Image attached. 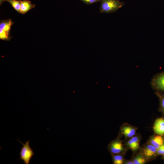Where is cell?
<instances>
[{"instance_id":"19","label":"cell","mask_w":164,"mask_h":164,"mask_svg":"<svg viewBox=\"0 0 164 164\" xmlns=\"http://www.w3.org/2000/svg\"><path fill=\"white\" fill-rule=\"evenodd\" d=\"M123 164H134V163L130 159L127 160L125 159L123 162Z\"/></svg>"},{"instance_id":"2","label":"cell","mask_w":164,"mask_h":164,"mask_svg":"<svg viewBox=\"0 0 164 164\" xmlns=\"http://www.w3.org/2000/svg\"><path fill=\"white\" fill-rule=\"evenodd\" d=\"M157 150L156 148L147 142L140 146L138 151L149 162L156 159L158 157Z\"/></svg>"},{"instance_id":"16","label":"cell","mask_w":164,"mask_h":164,"mask_svg":"<svg viewBox=\"0 0 164 164\" xmlns=\"http://www.w3.org/2000/svg\"><path fill=\"white\" fill-rule=\"evenodd\" d=\"M10 34L0 29V39L3 40L9 41L12 38Z\"/></svg>"},{"instance_id":"11","label":"cell","mask_w":164,"mask_h":164,"mask_svg":"<svg viewBox=\"0 0 164 164\" xmlns=\"http://www.w3.org/2000/svg\"><path fill=\"white\" fill-rule=\"evenodd\" d=\"M35 5L31 3L28 0H24L21 1L20 8V13L24 14L34 8Z\"/></svg>"},{"instance_id":"20","label":"cell","mask_w":164,"mask_h":164,"mask_svg":"<svg viewBox=\"0 0 164 164\" xmlns=\"http://www.w3.org/2000/svg\"><path fill=\"white\" fill-rule=\"evenodd\" d=\"M5 1V0H0V5H1Z\"/></svg>"},{"instance_id":"18","label":"cell","mask_w":164,"mask_h":164,"mask_svg":"<svg viewBox=\"0 0 164 164\" xmlns=\"http://www.w3.org/2000/svg\"><path fill=\"white\" fill-rule=\"evenodd\" d=\"M86 4L89 5L94 3L101 2L102 0H80Z\"/></svg>"},{"instance_id":"21","label":"cell","mask_w":164,"mask_h":164,"mask_svg":"<svg viewBox=\"0 0 164 164\" xmlns=\"http://www.w3.org/2000/svg\"><path fill=\"white\" fill-rule=\"evenodd\" d=\"M161 159L164 161V154L162 156Z\"/></svg>"},{"instance_id":"8","label":"cell","mask_w":164,"mask_h":164,"mask_svg":"<svg viewBox=\"0 0 164 164\" xmlns=\"http://www.w3.org/2000/svg\"><path fill=\"white\" fill-rule=\"evenodd\" d=\"M147 142L157 149L164 144V135L154 133L149 137Z\"/></svg>"},{"instance_id":"14","label":"cell","mask_w":164,"mask_h":164,"mask_svg":"<svg viewBox=\"0 0 164 164\" xmlns=\"http://www.w3.org/2000/svg\"><path fill=\"white\" fill-rule=\"evenodd\" d=\"M125 153H118L111 155L114 164H123Z\"/></svg>"},{"instance_id":"15","label":"cell","mask_w":164,"mask_h":164,"mask_svg":"<svg viewBox=\"0 0 164 164\" xmlns=\"http://www.w3.org/2000/svg\"><path fill=\"white\" fill-rule=\"evenodd\" d=\"M21 1L20 0H5L9 2L18 12L20 13V8Z\"/></svg>"},{"instance_id":"5","label":"cell","mask_w":164,"mask_h":164,"mask_svg":"<svg viewBox=\"0 0 164 164\" xmlns=\"http://www.w3.org/2000/svg\"><path fill=\"white\" fill-rule=\"evenodd\" d=\"M17 139L23 145L20 151V158L19 159L23 160L24 164H29L32 157L34 154L33 150L29 146V141L25 142L24 144L18 139Z\"/></svg>"},{"instance_id":"7","label":"cell","mask_w":164,"mask_h":164,"mask_svg":"<svg viewBox=\"0 0 164 164\" xmlns=\"http://www.w3.org/2000/svg\"><path fill=\"white\" fill-rule=\"evenodd\" d=\"M142 138L140 133L136 134L131 138L125 140L124 143L127 149L131 150L133 155L138 151L140 148V142Z\"/></svg>"},{"instance_id":"10","label":"cell","mask_w":164,"mask_h":164,"mask_svg":"<svg viewBox=\"0 0 164 164\" xmlns=\"http://www.w3.org/2000/svg\"><path fill=\"white\" fill-rule=\"evenodd\" d=\"M134 164H145L148 161L138 151L130 159Z\"/></svg>"},{"instance_id":"13","label":"cell","mask_w":164,"mask_h":164,"mask_svg":"<svg viewBox=\"0 0 164 164\" xmlns=\"http://www.w3.org/2000/svg\"><path fill=\"white\" fill-rule=\"evenodd\" d=\"M155 93L159 99L158 111L164 115V93L155 91Z\"/></svg>"},{"instance_id":"1","label":"cell","mask_w":164,"mask_h":164,"mask_svg":"<svg viewBox=\"0 0 164 164\" xmlns=\"http://www.w3.org/2000/svg\"><path fill=\"white\" fill-rule=\"evenodd\" d=\"M125 3L119 0H102L99 8L101 13H110L117 11L123 7Z\"/></svg>"},{"instance_id":"4","label":"cell","mask_w":164,"mask_h":164,"mask_svg":"<svg viewBox=\"0 0 164 164\" xmlns=\"http://www.w3.org/2000/svg\"><path fill=\"white\" fill-rule=\"evenodd\" d=\"M137 127L127 123H124L120 126L118 136L121 138L123 136L125 140H126L133 136L136 133Z\"/></svg>"},{"instance_id":"12","label":"cell","mask_w":164,"mask_h":164,"mask_svg":"<svg viewBox=\"0 0 164 164\" xmlns=\"http://www.w3.org/2000/svg\"><path fill=\"white\" fill-rule=\"evenodd\" d=\"M13 22L11 19L2 20L0 21V29L10 34L11 27Z\"/></svg>"},{"instance_id":"6","label":"cell","mask_w":164,"mask_h":164,"mask_svg":"<svg viewBox=\"0 0 164 164\" xmlns=\"http://www.w3.org/2000/svg\"><path fill=\"white\" fill-rule=\"evenodd\" d=\"M150 85L152 88L155 91L164 93V71L153 76Z\"/></svg>"},{"instance_id":"17","label":"cell","mask_w":164,"mask_h":164,"mask_svg":"<svg viewBox=\"0 0 164 164\" xmlns=\"http://www.w3.org/2000/svg\"><path fill=\"white\" fill-rule=\"evenodd\" d=\"M157 154L158 156L164 154V144L157 149Z\"/></svg>"},{"instance_id":"9","label":"cell","mask_w":164,"mask_h":164,"mask_svg":"<svg viewBox=\"0 0 164 164\" xmlns=\"http://www.w3.org/2000/svg\"><path fill=\"white\" fill-rule=\"evenodd\" d=\"M154 133L164 135V117L157 118L153 126Z\"/></svg>"},{"instance_id":"3","label":"cell","mask_w":164,"mask_h":164,"mask_svg":"<svg viewBox=\"0 0 164 164\" xmlns=\"http://www.w3.org/2000/svg\"><path fill=\"white\" fill-rule=\"evenodd\" d=\"M121 138L118 136L108 144L107 149L111 155L118 153L126 154L128 151V150L125 147Z\"/></svg>"}]
</instances>
